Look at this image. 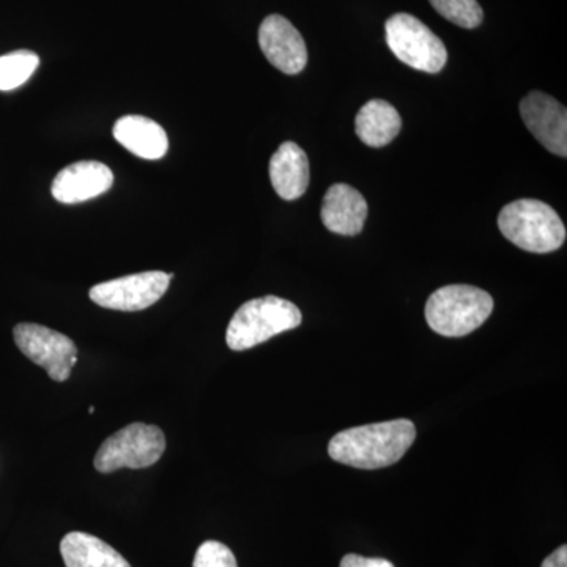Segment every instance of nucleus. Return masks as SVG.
Segmentation results:
<instances>
[{
  "label": "nucleus",
  "mask_w": 567,
  "mask_h": 567,
  "mask_svg": "<svg viewBox=\"0 0 567 567\" xmlns=\"http://www.w3.org/2000/svg\"><path fill=\"white\" fill-rule=\"evenodd\" d=\"M114 137L126 151L142 159L163 158L169 148V140L158 123L142 115H125L114 125Z\"/></svg>",
  "instance_id": "obj_14"
},
{
  "label": "nucleus",
  "mask_w": 567,
  "mask_h": 567,
  "mask_svg": "<svg viewBox=\"0 0 567 567\" xmlns=\"http://www.w3.org/2000/svg\"><path fill=\"white\" fill-rule=\"evenodd\" d=\"M61 554L66 567H132L100 537L73 532L63 537Z\"/></svg>",
  "instance_id": "obj_16"
},
{
  "label": "nucleus",
  "mask_w": 567,
  "mask_h": 567,
  "mask_svg": "<svg viewBox=\"0 0 567 567\" xmlns=\"http://www.w3.org/2000/svg\"><path fill=\"white\" fill-rule=\"evenodd\" d=\"M522 121L548 152L567 156V111L558 100L532 92L520 102Z\"/></svg>",
  "instance_id": "obj_9"
},
{
  "label": "nucleus",
  "mask_w": 567,
  "mask_h": 567,
  "mask_svg": "<svg viewBox=\"0 0 567 567\" xmlns=\"http://www.w3.org/2000/svg\"><path fill=\"white\" fill-rule=\"evenodd\" d=\"M368 212L363 194L346 183H336L324 194L320 218L331 233L354 237L363 230Z\"/></svg>",
  "instance_id": "obj_12"
},
{
  "label": "nucleus",
  "mask_w": 567,
  "mask_h": 567,
  "mask_svg": "<svg viewBox=\"0 0 567 567\" xmlns=\"http://www.w3.org/2000/svg\"><path fill=\"white\" fill-rule=\"evenodd\" d=\"M193 567H238V565L229 547L218 540H207L197 548Z\"/></svg>",
  "instance_id": "obj_19"
},
{
  "label": "nucleus",
  "mask_w": 567,
  "mask_h": 567,
  "mask_svg": "<svg viewBox=\"0 0 567 567\" xmlns=\"http://www.w3.org/2000/svg\"><path fill=\"white\" fill-rule=\"evenodd\" d=\"M14 342L29 360L41 365L54 382H66L78 363V347L69 336L37 323H20L13 330Z\"/></svg>",
  "instance_id": "obj_7"
},
{
  "label": "nucleus",
  "mask_w": 567,
  "mask_h": 567,
  "mask_svg": "<svg viewBox=\"0 0 567 567\" xmlns=\"http://www.w3.org/2000/svg\"><path fill=\"white\" fill-rule=\"evenodd\" d=\"M114 174L106 164L78 162L70 164L52 182L51 193L62 204H80L110 192Z\"/></svg>",
  "instance_id": "obj_11"
},
{
  "label": "nucleus",
  "mask_w": 567,
  "mask_h": 567,
  "mask_svg": "<svg viewBox=\"0 0 567 567\" xmlns=\"http://www.w3.org/2000/svg\"><path fill=\"white\" fill-rule=\"evenodd\" d=\"M494 311L486 290L456 284L435 290L425 305V320L436 334L462 338L477 330Z\"/></svg>",
  "instance_id": "obj_3"
},
{
  "label": "nucleus",
  "mask_w": 567,
  "mask_h": 567,
  "mask_svg": "<svg viewBox=\"0 0 567 567\" xmlns=\"http://www.w3.org/2000/svg\"><path fill=\"white\" fill-rule=\"evenodd\" d=\"M416 439L410 420L346 429L331 439L328 454L333 461L353 468L379 470L398 464Z\"/></svg>",
  "instance_id": "obj_1"
},
{
  "label": "nucleus",
  "mask_w": 567,
  "mask_h": 567,
  "mask_svg": "<svg viewBox=\"0 0 567 567\" xmlns=\"http://www.w3.org/2000/svg\"><path fill=\"white\" fill-rule=\"evenodd\" d=\"M259 44L267 61L286 74H298L308 63V50L301 33L281 14L265 18Z\"/></svg>",
  "instance_id": "obj_10"
},
{
  "label": "nucleus",
  "mask_w": 567,
  "mask_h": 567,
  "mask_svg": "<svg viewBox=\"0 0 567 567\" xmlns=\"http://www.w3.org/2000/svg\"><path fill=\"white\" fill-rule=\"evenodd\" d=\"M385 33L388 47L405 65L431 74L445 69V43L412 14L398 13L391 17L386 21Z\"/></svg>",
  "instance_id": "obj_6"
},
{
  "label": "nucleus",
  "mask_w": 567,
  "mask_h": 567,
  "mask_svg": "<svg viewBox=\"0 0 567 567\" xmlns=\"http://www.w3.org/2000/svg\"><path fill=\"white\" fill-rule=\"evenodd\" d=\"M40 58L35 52L21 50L0 55V91H13L31 80L39 69Z\"/></svg>",
  "instance_id": "obj_17"
},
{
  "label": "nucleus",
  "mask_w": 567,
  "mask_h": 567,
  "mask_svg": "<svg viewBox=\"0 0 567 567\" xmlns=\"http://www.w3.org/2000/svg\"><path fill=\"white\" fill-rule=\"evenodd\" d=\"M174 275L163 271L123 276L112 281L96 284L89 292L93 303L114 311L136 312L151 308L167 292Z\"/></svg>",
  "instance_id": "obj_8"
},
{
  "label": "nucleus",
  "mask_w": 567,
  "mask_h": 567,
  "mask_svg": "<svg viewBox=\"0 0 567 567\" xmlns=\"http://www.w3.org/2000/svg\"><path fill=\"white\" fill-rule=\"evenodd\" d=\"M498 227L511 244L524 251H557L566 241V227L550 205L536 199L507 204L498 215Z\"/></svg>",
  "instance_id": "obj_2"
},
{
  "label": "nucleus",
  "mask_w": 567,
  "mask_h": 567,
  "mask_svg": "<svg viewBox=\"0 0 567 567\" xmlns=\"http://www.w3.org/2000/svg\"><path fill=\"white\" fill-rule=\"evenodd\" d=\"M301 320V311L292 301L274 295L256 298L235 312L227 327L226 342L234 352H244L284 331L295 330Z\"/></svg>",
  "instance_id": "obj_4"
},
{
  "label": "nucleus",
  "mask_w": 567,
  "mask_h": 567,
  "mask_svg": "<svg viewBox=\"0 0 567 567\" xmlns=\"http://www.w3.org/2000/svg\"><path fill=\"white\" fill-rule=\"evenodd\" d=\"M270 181L284 200H297L308 189L309 159L303 148L295 142H284L270 159Z\"/></svg>",
  "instance_id": "obj_13"
},
{
  "label": "nucleus",
  "mask_w": 567,
  "mask_h": 567,
  "mask_svg": "<svg viewBox=\"0 0 567 567\" xmlns=\"http://www.w3.org/2000/svg\"><path fill=\"white\" fill-rule=\"evenodd\" d=\"M540 567H567V547H558L554 554L548 555V557L544 559L543 566Z\"/></svg>",
  "instance_id": "obj_21"
},
{
  "label": "nucleus",
  "mask_w": 567,
  "mask_h": 567,
  "mask_svg": "<svg viewBox=\"0 0 567 567\" xmlns=\"http://www.w3.org/2000/svg\"><path fill=\"white\" fill-rule=\"evenodd\" d=\"M445 20L458 28L475 29L483 22L484 13L477 0H429Z\"/></svg>",
  "instance_id": "obj_18"
},
{
  "label": "nucleus",
  "mask_w": 567,
  "mask_h": 567,
  "mask_svg": "<svg viewBox=\"0 0 567 567\" xmlns=\"http://www.w3.org/2000/svg\"><path fill=\"white\" fill-rule=\"evenodd\" d=\"M164 450L166 436L162 429L133 423L104 440L93 464L100 473L147 468L162 458Z\"/></svg>",
  "instance_id": "obj_5"
},
{
  "label": "nucleus",
  "mask_w": 567,
  "mask_h": 567,
  "mask_svg": "<svg viewBox=\"0 0 567 567\" xmlns=\"http://www.w3.org/2000/svg\"><path fill=\"white\" fill-rule=\"evenodd\" d=\"M402 118L385 100H371L361 107L354 121V132L369 147H385L401 133Z\"/></svg>",
  "instance_id": "obj_15"
},
{
  "label": "nucleus",
  "mask_w": 567,
  "mask_h": 567,
  "mask_svg": "<svg viewBox=\"0 0 567 567\" xmlns=\"http://www.w3.org/2000/svg\"><path fill=\"white\" fill-rule=\"evenodd\" d=\"M341 567H394V565L383 558H364L361 555L349 554L342 558Z\"/></svg>",
  "instance_id": "obj_20"
}]
</instances>
